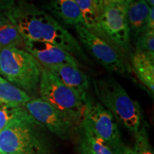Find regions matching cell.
I'll return each mask as SVG.
<instances>
[{
  "instance_id": "603a6c76",
  "label": "cell",
  "mask_w": 154,
  "mask_h": 154,
  "mask_svg": "<svg viewBox=\"0 0 154 154\" xmlns=\"http://www.w3.org/2000/svg\"><path fill=\"white\" fill-rule=\"evenodd\" d=\"M146 29H154V7H150V10L148 17Z\"/></svg>"
},
{
  "instance_id": "7c38bea8",
  "label": "cell",
  "mask_w": 154,
  "mask_h": 154,
  "mask_svg": "<svg viewBox=\"0 0 154 154\" xmlns=\"http://www.w3.org/2000/svg\"><path fill=\"white\" fill-rule=\"evenodd\" d=\"M135 74L144 86L154 94V53L136 51L131 57Z\"/></svg>"
},
{
  "instance_id": "5b68a950",
  "label": "cell",
  "mask_w": 154,
  "mask_h": 154,
  "mask_svg": "<svg viewBox=\"0 0 154 154\" xmlns=\"http://www.w3.org/2000/svg\"><path fill=\"white\" fill-rule=\"evenodd\" d=\"M79 126L87 128L101 138L114 154L125 153L127 148L121 140L115 117L88 94L84 100V109Z\"/></svg>"
},
{
  "instance_id": "ac0fdd59",
  "label": "cell",
  "mask_w": 154,
  "mask_h": 154,
  "mask_svg": "<svg viewBox=\"0 0 154 154\" xmlns=\"http://www.w3.org/2000/svg\"><path fill=\"white\" fill-rule=\"evenodd\" d=\"M79 127L82 140L85 141L88 147L94 154H114L109 146L101 138L96 136L87 128Z\"/></svg>"
},
{
  "instance_id": "277c9868",
  "label": "cell",
  "mask_w": 154,
  "mask_h": 154,
  "mask_svg": "<svg viewBox=\"0 0 154 154\" xmlns=\"http://www.w3.org/2000/svg\"><path fill=\"white\" fill-rule=\"evenodd\" d=\"M42 66L24 49L0 51V76L29 96L38 90Z\"/></svg>"
},
{
  "instance_id": "ba28073f",
  "label": "cell",
  "mask_w": 154,
  "mask_h": 154,
  "mask_svg": "<svg viewBox=\"0 0 154 154\" xmlns=\"http://www.w3.org/2000/svg\"><path fill=\"white\" fill-rule=\"evenodd\" d=\"M24 109L46 130L63 140L72 138L79 124L41 98L31 99Z\"/></svg>"
},
{
  "instance_id": "cb8c5ba5",
  "label": "cell",
  "mask_w": 154,
  "mask_h": 154,
  "mask_svg": "<svg viewBox=\"0 0 154 154\" xmlns=\"http://www.w3.org/2000/svg\"><path fill=\"white\" fill-rule=\"evenodd\" d=\"M79 154H94L84 140H82V143H81L79 147Z\"/></svg>"
},
{
  "instance_id": "d4e9b609",
  "label": "cell",
  "mask_w": 154,
  "mask_h": 154,
  "mask_svg": "<svg viewBox=\"0 0 154 154\" xmlns=\"http://www.w3.org/2000/svg\"><path fill=\"white\" fill-rule=\"evenodd\" d=\"M94 4H95V6H96L98 17H99L100 13L101 12L102 9H103V0H94Z\"/></svg>"
},
{
  "instance_id": "f1b7e54d",
  "label": "cell",
  "mask_w": 154,
  "mask_h": 154,
  "mask_svg": "<svg viewBox=\"0 0 154 154\" xmlns=\"http://www.w3.org/2000/svg\"><path fill=\"white\" fill-rule=\"evenodd\" d=\"M124 154H134V151H133L132 149L127 148L126 151H125Z\"/></svg>"
},
{
  "instance_id": "2e32d148",
  "label": "cell",
  "mask_w": 154,
  "mask_h": 154,
  "mask_svg": "<svg viewBox=\"0 0 154 154\" xmlns=\"http://www.w3.org/2000/svg\"><path fill=\"white\" fill-rule=\"evenodd\" d=\"M22 47H24V38L9 21L0 26V51Z\"/></svg>"
},
{
  "instance_id": "4fadbf2b",
  "label": "cell",
  "mask_w": 154,
  "mask_h": 154,
  "mask_svg": "<svg viewBox=\"0 0 154 154\" xmlns=\"http://www.w3.org/2000/svg\"><path fill=\"white\" fill-rule=\"evenodd\" d=\"M125 7L130 30L137 36L146 30L150 7L145 0H126Z\"/></svg>"
},
{
  "instance_id": "e0dca14e",
  "label": "cell",
  "mask_w": 154,
  "mask_h": 154,
  "mask_svg": "<svg viewBox=\"0 0 154 154\" xmlns=\"http://www.w3.org/2000/svg\"><path fill=\"white\" fill-rule=\"evenodd\" d=\"M82 13L84 25L94 33L99 36L98 28V14L94 0H74Z\"/></svg>"
},
{
  "instance_id": "4dcf8cb0",
  "label": "cell",
  "mask_w": 154,
  "mask_h": 154,
  "mask_svg": "<svg viewBox=\"0 0 154 154\" xmlns=\"http://www.w3.org/2000/svg\"><path fill=\"white\" fill-rule=\"evenodd\" d=\"M0 154H1V153H0Z\"/></svg>"
},
{
  "instance_id": "44dd1931",
  "label": "cell",
  "mask_w": 154,
  "mask_h": 154,
  "mask_svg": "<svg viewBox=\"0 0 154 154\" xmlns=\"http://www.w3.org/2000/svg\"><path fill=\"white\" fill-rule=\"evenodd\" d=\"M136 51L154 53V29H146L136 36Z\"/></svg>"
},
{
  "instance_id": "ffe728a7",
  "label": "cell",
  "mask_w": 154,
  "mask_h": 154,
  "mask_svg": "<svg viewBox=\"0 0 154 154\" xmlns=\"http://www.w3.org/2000/svg\"><path fill=\"white\" fill-rule=\"evenodd\" d=\"M23 105L0 103V131L23 110Z\"/></svg>"
},
{
  "instance_id": "7402d4cb",
  "label": "cell",
  "mask_w": 154,
  "mask_h": 154,
  "mask_svg": "<svg viewBox=\"0 0 154 154\" xmlns=\"http://www.w3.org/2000/svg\"><path fill=\"white\" fill-rule=\"evenodd\" d=\"M15 5V0H0V12L9 11Z\"/></svg>"
},
{
  "instance_id": "d6986e66",
  "label": "cell",
  "mask_w": 154,
  "mask_h": 154,
  "mask_svg": "<svg viewBox=\"0 0 154 154\" xmlns=\"http://www.w3.org/2000/svg\"><path fill=\"white\" fill-rule=\"evenodd\" d=\"M132 150L134 154H154L146 122L140 126L139 130L135 134L134 148Z\"/></svg>"
},
{
  "instance_id": "8fae6325",
  "label": "cell",
  "mask_w": 154,
  "mask_h": 154,
  "mask_svg": "<svg viewBox=\"0 0 154 154\" xmlns=\"http://www.w3.org/2000/svg\"><path fill=\"white\" fill-rule=\"evenodd\" d=\"M47 69L57 76L65 85L79 94L82 96L83 100H84L88 94V79L78 66L72 65H59Z\"/></svg>"
},
{
  "instance_id": "9a60e30c",
  "label": "cell",
  "mask_w": 154,
  "mask_h": 154,
  "mask_svg": "<svg viewBox=\"0 0 154 154\" xmlns=\"http://www.w3.org/2000/svg\"><path fill=\"white\" fill-rule=\"evenodd\" d=\"M30 99L31 97L26 92L0 76V103L24 105Z\"/></svg>"
},
{
  "instance_id": "5bb4252c",
  "label": "cell",
  "mask_w": 154,
  "mask_h": 154,
  "mask_svg": "<svg viewBox=\"0 0 154 154\" xmlns=\"http://www.w3.org/2000/svg\"><path fill=\"white\" fill-rule=\"evenodd\" d=\"M47 8L65 24L74 26L84 24L82 13L74 0H49Z\"/></svg>"
},
{
  "instance_id": "30bf717a",
  "label": "cell",
  "mask_w": 154,
  "mask_h": 154,
  "mask_svg": "<svg viewBox=\"0 0 154 154\" xmlns=\"http://www.w3.org/2000/svg\"><path fill=\"white\" fill-rule=\"evenodd\" d=\"M24 47L45 68L59 65H72L79 67L78 61L74 56L54 44L47 42L24 41Z\"/></svg>"
},
{
  "instance_id": "4316f807",
  "label": "cell",
  "mask_w": 154,
  "mask_h": 154,
  "mask_svg": "<svg viewBox=\"0 0 154 154\" xmlns=\"http://www.w3.org/2000/svg\"><path fill=\"white\" fill-rule=\"evenodd\" d=\"M9 20L7 19V17L5 16V13L0 12V26H2L3 24H6L7 22H8Z\"/></svg>"
},
{
  "instance_id": "7a4b0ae2",
  "label": "cell",
  "mask_w": 154,
  "mask_h": 154,
  "mask_svg": "<svg viewBox=\"0 0 154 154\" xmlns=\"http://www.w3.org/2000/svg\"><path fill=\"white\" fill-rule=\"evenodd\" d=\"M0 153L51 154L47 130L24 107L0 131Z\"/></svg>"
},
{
  "instance_id": "484cf974",
  "label": "cell",
  "mask_w": 154,
  "mask_h": 154,
  "mask_svg": "<svg viewBox=\"0 0 154 154\" xmlns=\"http://www.w3.org/2000/svg\"><path fill=\"white\" fill-rule=\"evenodd\" d=\"M126 0H103V6L110 4H125Z\"/></svg>"
},
{
  "instance_id": "83f0119b",
  "label": "cell",
  "mask_w": 154,
  "mask_h": 154,
  "mask_svg": "<svg viewBox=\"0 0 154 154\" xmlns=\"http://www.w3.org/2000/svg\"><path fill=\"white\" fill-rule=\"evenodd\" d=\"M145 1L150 7H153L154 6V0H145Z\"/></svg>"
},
{
  "instance_id": "6da1fadb",
  "label": "cell",
  "mask_w": 154,
  "mask_h": 154,
  "mask_svg": "<svg viewBox=\"0 0 154 154\" xmlns=\"http://www.w3.org/2000/svg\"><path fill=\"white\" fill-rule=\"evenodd\" d=\"M5 13L24 41L47 42L88 61L82 46L51 15L26 2H18Z\"/></svg>"
},
{
  "instance_id": "3957f363",
  "label": "cell",
  "mask_w": 154,
  "mask_h": 154,
  "mask_svg": "<svg viewBox=\"0 0 154 154\" xmlns=\"http://www.w3.org/2000/svg\"><path fill=\"white\" fill-rule=\"evenodd\" d=\"M96 97L112 113L116 120L128 131L136 134L141 126L142 113L138 101L131 98L124 87L113 77L93 81Z\"/></svg>"
},
{
  "instance_id": "52a82bcc",
  "label": "cell",
  "mask_w": 154,
  "mask_h": 154,
  "mask_svg": "<svg viewBox=\"0 0 154 154\" xmlns=\"http://www.w3.org/2000/svg\"><path fill=\"white\" fill-rule=\"evenodd\" d=\"M79 40L88 53L109 72L121 76L130 74L131 67L124 57L110 44L94 33L84 24L75 26Z\"/></svg>"
},
{
  "instance_id": "8992f818",
  "label": "cell",
  "mask_w": 154,
  "mask_h": 154,
  "mask_svg": "<svg viewBox=\"0 0 154 154\" xmlns=\"http://www.w3.org/2000/svg\"><path fill=\"white\" fill-rule=\"evenodd\" d=\"M38 92L42 99L72 118L79 125L84 109L82 96L65 85L52 72L43 66Z\"/></svg>"
},
{
  "instance_id": "9c48e42d",
  "label": "cell",
  "mask_w": 154,
  "mask_h": 154,
  "mask_svg": "<svg viewBox=\"0 0 154 154\" xmlns=\"http://www.w3.org/2000/svg\"><path fill=\"white\" fill-rule=\"evenodd\" d=\"M98 28L119 49L128 51L131 49V30L127 20L125 4H110L103 6L98 17Z\"/></svg>"
},
{
  "instance_id": "f546056e",
  "label": "cell",
  "mask_w": 154,
  "mask_h": 154,
  "mask_svg": "<svg viewBox=\"0 0 154 154\" xmlns=\"http://www.w3.org/2000/svg\"><path fill=\"white\" fill-rule=\"evenodd\" d=\"M18 2H26V0H18Z\"/></svg>"
}]
</instances>
